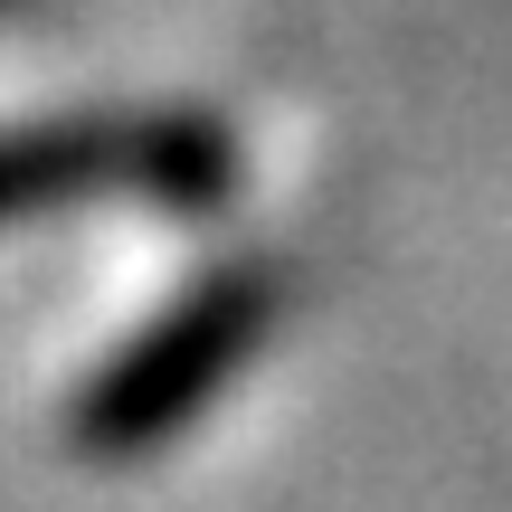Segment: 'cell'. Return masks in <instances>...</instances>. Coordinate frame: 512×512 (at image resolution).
I'll use <instances>...</instances> for the list:
<instances>
[{
    "label": "cell",
    "instance_id": "1",
    "mask_svg": "<svg viewBox=\"0 0 512 512\" xmlns=\"http://www.w3.org/2000/svg\"><path fill=\"white\" fill-rule=\"evenodd\" d=\"M285 323V266L275 256H209L171 304H152L86 380L67 389V446L86 465H143L181 446L209 408L256 370Z\"/></svg>",
    "mask_w": 512,
    "mask_h": 512
},
{
    "label": "cell",
    "instance_id": "2",
    "mask_svg": "<svg viewBox=\"0 0 512 512\" xmlns=\"http://www.w3.org/2000/svg\"><path fill=\"white\" fill-rule=\"evenodd\" d=\"M247 190V143L209 105H95L10 133V219H57L76 200H143L162 219H228Z\"/></svg>",
    "mask_w": 512,
    "mask_h": 512
}]
</instances>
